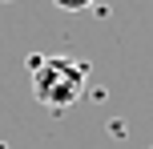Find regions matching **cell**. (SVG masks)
<instances>
[{"label": "cell", "instance_id": "cell-1", "mask_svg": "<svg viewBox=\"0 0 153 149\" xmlns=\"http://www.w3.org/2000/svg\"><path fill=\"white\" fill-rule=\"evenodd\" d=\"M28 77H32V93L45 109H69L81 101L85 81H89V64L69 61V56H28Z\"/></svg>", "mask_w": 153, "mask_h": 149}, {"label": "cell", "instance_id": "cell-2", "mask_svg": "<svg viewBox=\"0 0 153 149\" xmlns=\"http://www.w3.org/2000/svg\"><path fill=\"white\" fill-rule=\"evenodd\" d=\"M56 8H65V12H85V8H93L97 0H53Z\"/></svg>", "mask_w": 153, "mask_h": 149}]
</instances>
